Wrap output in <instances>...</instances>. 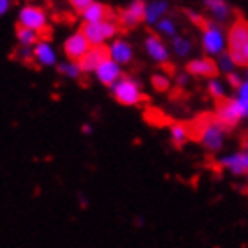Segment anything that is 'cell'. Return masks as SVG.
<instances>
[{"label": "cell", "mask_w": 248, "mask_h": 248, "mask_svg": "<svg viewBox=\"0 0 248 248\" xmlns=\"http://www.w3.org/2000/svg\"><path fill=\"white\" fill-rule=\"evenodd\" d=\"M190 128V139L199 142L202 147H206L211 153H217L223 147V139L227 129L218 121L215 114H201L195 119L188 123Z\"/></svg>", "instance_id": "1"}, {"label": "cell", "mask_w": 248, "mask_h": 248, "mask_svg": "<svg viewBox=\"0 0 248 248\" xmlns=\"http://www.w3.org/2000/svg\"><path fill=\"white\" fill-rule=\"evenodd\" d=\"M110 93L117 103L124 107H137L144 99L140 83L131 77H121L117 82L110 87Z\"/></svg>", "instance_id": "2"}, {"label": "cell", "mask_w": 248, "mask_h": 248, "mask_svg": "<svg viewBox=\"0 0 248 248\" xmlns=\"http://www.w3.org/2000/svg\"><path fill=\"white\" fill-rule=\"evenodd\" d=\"M80 31L85 34V37L89 39V43L93 46H101L108 39H114L119 32V23L114 18L103 21H96V23H83V27Z\"/></svg>", "instance_id": "3"}, {"label": "cell", "mask_w": 248, "mask_h": 248, "mask_svg": "<svg viewBox=\"0 0 248 248\" xmlns=\"http://www.w3.org/2000/svg\"><path fill=\"white\" fill-rule=\"evenodd\" d=\"M215 115L218 117V121L223 124V128L229 131H232L236 126L239 124V121L245 119L241 110H239L238 99L236 98H222L215 101Z\"/></svg>", "instance_id": "4"}, {"label": "cell", "mask_w": 248, "mask_h": 248, "mask_svg": "<svg viewBox=\"0 0 248 248\" xmlns=\"http://www.w3.org/2000/svg\"><path fill=\"white\" fill-rule=\"evenodd\" d=\"M18 25L32 29L41 34L43 31H46L48 27V15L46 11L43 9L41 5L27 4L18 11Z\"/></svg>", "instance_id": "5"}, {"label": "cell", "mask_w": 248, "mask_h": 248, "mask_svg": "<svg viewBox=\"0 0 248 248\" xmlns=\"http://www.w3.org/2000/svg\"><path fill=\"white\" fill-rule=\"evenodd\" d=\"M225 41H227V37L223 36V31L218 21L211 20L206 25V29L202 31V48L209 55H220L222 52H225L223 50Z\"/></svg>", "instance_id": "6"}, {"label": "cell", "mask_w": 248, "mask_h": 248, "mask_svg": "<svg viewBox=\"0 0 248 248\" xmlns=\"http://www.w3.org/2000/svg\"><path fill=\"white\" fill-rule=\"evenodd\" d=\"M227 45L229 52H243L248 45V20L243 16H238L231 23L227 31Z\"/></svg>", "instance_id": "7"}, {"label": "cell", "mask_w": 248, "mask_h": 248, "mask_svg": "<svg viewBox=\"0 0 248 248\" xmlns=\"http://www.w3.org/2000/svg\"><path fill=\"white\" fill-rule=\"evenodd\" d=\"M145 4L144 0H131L124 9L119 11L117 15V23L119 27H124V29H133L139 23H142L145 18Z\"/></svg>", "instance_id": "8"}, {"label": "cell", "mask_w": 248, "mask_h": 248, "mask_svg": "<svg viewBox=\"0 0 248 248\" xmlns=\"http://www.w3.org/2000/svg\"><path fill=\"white\" fill-rule=\"evenodd\" d=\"M91 46H93V45L89 43L85 34H83L82 31H77V32H73L71 36L66 37L62 48H64V53H66V57L69 59V61H80V59L91 50Z\"/></svg>", "instance_id": "9"}, {"label": "cell", "mask_w": 248, "mask_h": 248, "mask_svg": "<svg viewBox=\"0 0 248 248\" xmlns=\"http://www.w3.org/2000/svg\"><path fill=\"white\" fill-rule=\"evenodd\" d=\"M94 77L99 83H103L107 87H112L121 77H123V69H121V64H117L112 59H105L101 64L98 66V69L94 71Z\"/></svg>", "instance_id": "10"}, {"label": "cell", "mask_w": 248, "mask_h": 248, "mask_svg": "<svg viewBox=\"0 0 248 248\" xmlns=\"http://www.w3.org/2000/svg\"><path fill=\"white\" fill-rule=\"evenodd\" d=\"M186 71L190 73L191 77H199V78H217L220 69H218V64L213 59L209 57H202V59H193V61L188 62L186 66Z\"/></svg>", "instance_id": "11"}, {"label": "cell", "mask_w": 248, "mask_h": 248, "mask_svg": "<svg viewBox=\"0 0 248 248\" xmlns=\"http://www.w3.org/2000/svg\"><path fill=\"white\" fill-rule=\"evenodd\" d=\"M34 62L41 67L57 66V52L52 46V43L46 39H39L34 46Z\"/></svg>", "instance_id": "12"}, {"label": "cell", "mask_w": 248, "mask_h": 248, "mask_svg": "<svg viewBox=\"0 0 248 248\" xmlns=\"http://www.w3.org/2000/svg\"><path fill=\"white\" fill-rule=\"evenodd\" d=\"M108 57V46H105V45H101V46H91V50L78 61V64H80L83 73H94L98 69L99 64Z\"/></svg>", "instance_id": "13"}, {"label": "cell", "mask_w": 248, "mask_h": 248, "mask_svg": "<svg viewBox=\"0 0 248 248\" xmlns=\"http://www.w3.org/2000/svg\"><path fill=\"white\" fill-rule=\"evenodd\" d=\"M144 46L147 55L155 62H158V64H169V57H170L169 55V48L156 34H149V36L145 37Z\"/></svg>", "instance_id": "14"}, {"label": "cell", "mask_w": 248, "mask_h": 248, "mask_svg": "<svg viewBox=\"0 0 248 248\" xmlns=\"http://www.w3.org/2000/svg\"><path fill=\"white\" fill-rule=\"evenodd\" d=\"M108 55L121 66H126L133 61V48L126 39H114L108 45Z\"/></svg>", "instance_id": "15"}, {"label": "cell", "mask_w": 248, "mask_h": 248, "mask_svg": "<svg viewBox=\"0 0 248 248\" xmlns=\"http://www.w3.org/2000/svg\"><path fill=\"white\" fill-rule=\"evenodd\" d=\"M204 7L213 16V20L218 21V23H225L234 15V9L231 7L227 0H204Z\"/></svg>", "instance_id": "16"}, {"label": "cell", "mask_w": 248, "mask_h": 248, "mask_svg": "<svg viewBox=\"0 0 248 248\" xmlns=\"http://www.w3.org/2000/svg\"><path fill=\"white\" fill-rule=\"evenodd\" d=\"M169 11V2L167 0H151L145 4V18L144 21L147 25H156L161 18H165Z\"/></svg>", "instance_id": "17"}, {"label": "cell", "mask_w": 248, "mask_h": 248, "mask_svg": "<svg viewBox=\"0 0 248 248\" xmlns=\"http://www.w3.org/2000/svg\"><path fill=\"white\" fill-rule=\"evenodd\" d=\"M80 16H82L83 23H96V21H103V20L112 18L108 7L105 4H101V2H96V0H94L93 4L89 5Z\"/></svg>", "instance_id": "18"}, {"label": "cell", "mask_w": 248, "mask_h": 248, "mask_svg": "<svg viewBox=\"0 0 248 248\" xmlns=\"http://www.w3.org/2000/svg\"><path fill=\"white\" fill-rule=\"evenodd\" d=\"M170 140L174 147L177 149H181L183 145L188 142L190 139V128H188V124H183V123H172L170 124Z\"/></svg>", "instance_id": "19"}, {"label": "cell", "mask_w": 248, "mask_h": 248, "mask_svg": "<svg viewBox=\"0 0 248 248\" xmlns=\"http://www.w3.org/2000/svg\"><path fill=\"white\" fill-rule=\"evenodd\" d=\"M16 39L20 43V46H36V43L41 37H39V32L18 25V29H16Z\"/></svg>", "instance_id": "20"}, {"label": "cell", "mask_w": 248, "mask_h": 248, "mask_svg": "<svg viewBox=\"0 0 248 248\" xmlns=\"http://www.w3.org/2000/svg\"><path fill=\"white\" fill-rule=\"evenodd\" d=\"M57 69L59 73H61L62 77L66 78H71V80H77V78H80V75H82V67H80V64H78V61H64V62H59L57 64Z\"/></svg>", "instance_id": "21"}, {"label": "cell", "mask_w": 248, "mask_h": 248, "mask_svg": "<svg viewBox=\"0 0 248 248\" xmlns=\"http://www.w3.org/2000/svg\"><path fill=\"white\" fill-rule=\"evenodd\" d=\"M191 48H193V45H191L190 39H186V37H183V36L172 37V50H174V53H176L177 57H186V55H190Z\"/></svg>", "instance_id": "22"}, {"label": "cell", "mask_w": 248, "mask_h": 248, "mask_svg": "<svg viewBox=\"0 0 248 248\" xmlns=\"http://www.w3.org/2000/svg\"><path fill=\"white\" fill-rule=\"evenodd\" d=\"M217 64H218V69H220V73H225V75H227V73H232L234 67H236V62H234L232 55L229 53V50H227V52H222L220 55H218Z\"/></svg>", "instance_id": "23"}, {"label": "cell", "mask_w": 248, "mask_h": 248, "mask_svg": "<svg viewBox=\"0 0 248 248\" xmlns=\"http://www.w3.org/2000/svg\"><path fill=\"white\" fill-rule=\"evenodd\" d=\"M151 83H153V87H155L158 93H167V91L170 89L172 82L165 73H155V75L151 77Z\"/></svg>", "instance_id": "24"}, {"label": "cell", "mask_w": 248, "mask_h": 248, "mask_svg": "<svg viewBox=\"0 0 248 248\" xmlns=\"http://www.w3.org/2000/svg\"><path fill=\"white\" fill-rule=\"evenodd\" d=\"M156 31L160 32V34H163V36H167V37L177 36V34H176V32H177L176 23H174L170 18H161V20L156 23Z\"/></svg>", "instance_id": "25"}, {"label": "cell", "mask_w": 248, "mask_h": 248, "mask_svg": "<svg viewBox=\"0 0 248 248\" xmlns=\"http://www.w3.org/2000/svg\"><path fill=\"white\" fill-rule=\"evenodd\" d=\"M207 94L217 99H222L225 98V89H223L222 82L218 80V78H209V83H207Z\"/></svg>", "instance_id": "26"}, {"label": "cell", "mask_w": 248, "mask_h": 248, "mask_svg": "<svg viewBox=\"0 0 248 248\" xmlns=\"http://www.w3.org/2000/svg\"><path fill=\"white\" fill-rule=\"evenodd\" d=\"M185 15H186V18L193 23L195 27H199V29H206V25L209 23V18H206L204 15H201V13H197V11H193V9H185Z\"/></svg>", "instance_id": "27"}, {"label": "cell", "mask_w": 248, "mask_h": 248, "mask_svg": "<svg viewBox=\"0 0 248 248\" xmlns=\"http://www.w3.org/2000/svg\"><path fill=\"white\" fill-rule=\"evenodd\" d=\"M16 57L21 62H31L34 61V46H20L16 52Z\"/></svg>", "instance_id": "28"}, {"label": "cell", "mask_w": 248, "mask_h": 248, "mask_svg": "<svg viewBox=\"0 0 248 248\" xmlns=\"http://www.w3.org/2000/svg\"><path fill=\"white\" fill-rule=\"evenodd\" d=\"M225 77H227V83L229 85H231V87L234 89V91H236V93H238V89L241 87V85H243V77H241V75H239V73H236V71H232V73H227V75H225Z\"/></svg>", "instance_id": "29"}, {"label": "cell", "mask_w": 248, "mask_h": 248, "mask_svg": "<svg viewBox=\"0 0 248 248\" xmlns=\"http://www.w3.org/2000/svg\"><path fill=\"white\" fill-rule=\"evenodd\" d=\"M67 2H69V5H71V7L77 11V13H80V15H82L83 11L87 9V7L93 4L94 0H67Z\"/></svg>", "instance_id": "30"}, {"label": "cell", "mask_w": 248, "mask_h": 248, "mask_svg": "<svg viewBox=\"0 0 248 248\" xmlns=\"http://www.w3.org/2000/svg\"><path fill=\"white\" fill-rule=\"evenodd\" d=\"M188 80H190V73L186 71V73H177L176 75V82L179 87H183V85H186L188 83Z\"/></svg>", "instance_id": "31"}, {"label": "cell", "mask_w": 248, "mask_h": 248, "mask_svg": "<svg viewBox=\"0 0 248 248\" xmlns=\"http://www.w3.org/2000/svg\"><path fill=\"white\" fill-rule=\"evenodd\" d=\"M11 4H13V0H0V16H4L9 13Z\"/></svg>", "instance_id": "32"}, {"label": "cell", "mask_w": 248, "mask_h": 248, "mask_svg": "<svg viewBox=\"0 0 248 248\" xmlns=\"http://www.w3.org/2000/svg\"><path fill=\"white\" fill-rule=\"evenodd\" d=\"M238 96L243 99H248V78L243 82V85L238 89Z\"/></svg>", "instance_id": "33"}, {"label": "cell", "mask_w": 248, "mask_h": 248, "mask_svg": "<svg viewBox=\"0 0 248 248\" xmlns=\"http://www.w3.org/2000/svg\"><path fill=\"white\" fill-rule=\"evenodd\" d=\"M93 131H94L93 126H89V124H83V126H82V133L83 135H93Z\"/></svg>", "instance_id": "34"}, {"label": "cell", "mask_w": 248, "mask_h": 248, "mask_svg": "<svg viewBox=\"0 0 248 248\" xmlns=\"http://www.w3.org/2000/svg\"><path fill=\"white\" fill-rule=\"evenodd\" d=\"M241 149L248 153V135H245L243 139H241Z\"/></svg>", "instance_id": "35"}, {"label": "cell", "mask_w": 248, "mask_h": 248, "mask_svg": "<svg viewBox=\"0 0 248 248\" xmlns=\"http://www.w3.org/2000/svg\"><path fill=\"white\" fill-rule=\"evenodd\" d=\"M243 53H245V57H247V61H248V45L243 48Z\"/></svg>", "instance_id": "36"}]
</instances>
